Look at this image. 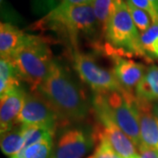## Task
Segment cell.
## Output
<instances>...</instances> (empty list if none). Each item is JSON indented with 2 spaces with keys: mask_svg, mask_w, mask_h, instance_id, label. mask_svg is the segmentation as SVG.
<instances>
[{
  "mask_svg": "<svg viewBox=\"0 0 158 158\" xmlns=\"http://www.w3.org/2000/svg\"><path fill=\"white\" fill-rule=\"evenodd\" d=\"M39 93L55 109L62 123L80 122L89 114L85 93L65 67L54 60Z\"/></svg>",
  "mask_w": 158,
  "mask_h": 158,
  "instance_id": "1",
  "label": "cell"
},
{
  "mask_svg": "<svg viewBox=\"0 0 158 158\" xmlns=\"http://www.w3.org/2000/svg\"><path fill=\"white\" fill-rule=\"evenodd\" d=\"M36 29L52 30L69 41L73 51L79 50L80 37L91 40L98 49L101 48L102 33L91 6L60 5L35 23Z\"/></svg>",
  "mask_w": 158,
  "mask_h": 158,
  "instance_id": "2",
  "label": "cell"
},
{
  "mask_svg": "<svg viewBox=\"0 0 158 158\" xmlns=\"http://www.w3.org/2000/svg\"><path fill=\"white\" fill-rule=\"evenodd\" d=\"M20 80L28 84L31 92L38 90L54 61L49 41L45 37L27 34L23 44L8 59Z\"/></svg>",
  "mask_w": 158,
  "mask_h": 158,
  "instance_id": "3",
  "label": "cell"
},
{
  "mask_svg": "<svg viewBox=\"0 0 158 158\" xmlns=\"http://www.w3.org/2000/svg\"><path fill=\"white\" fill-rule=\"evenodd\" d=\"M101 49L110 57L136 56L151 62L142 49L141 34L132 19L127 2L122 1L108 24Z\"/></svg>",
  "mask_w": 158,
  "mask_h": 158,
  "instance_id": "4",
  "label": "cell"
},
{
  "mask_svg": "<svg viewBox=\"0 0 158 158\" xmlns=\"http://www.w3.org/2000/svg\"><path fill=\"white\" fill-rule=\"evenodd\" d=\"M93 101L98 103L107 112L137 148L141 146L140 118L135 93L128 91L96 93Z\"/></svg>",
  "mask_w": 158,
  "mask_h": 158,
  "instance_id": "5",
  "label": "cell"
},
{
  "mask_svg": "<svg viewBox=\"0 0 158 158\" xmlns=\"http://www.w3.org/2000/svg\"><path fill=\"white\" fill-rule=\"evenodd\" d=\"M73 66L80 78L96 93L125 92L112 71L98 64L94 58L81 51H72Z\"/></svg>",
  "mask_w": 158,
  "mask_h": 158,
  "instance_id": "6",
  "label": "cell"
},
{
  "mask_svg": "<svg viewBox=\"0 0 158 158\" xmlns=\"http://www.w3.org/2000/svg\"><path fill=\"white\" fill-rule=\"evenodd\" d=\"M62 121L51 105L39 92L27 93L17 125H29L44 127L55 135Z\"/></svg>",
  "mask_w": 158,
  "mask_h": 158,
  "instance_id": "7",
  "label": "cell"
},
{
  "mask_svg": "<svg viewBox=\"0 0 158 158\" xmlns=\"http://www.w3.org/2000/svg\"><path fill=\"white\" fill-rule=\"evenodd\" d=\"M93 107L99 122V128L95 131L104 137L113 150L121 158H140L137 148L110 117L101 106L93 101Z\"/></svg>",
  "mask_w": 158,
  "mask_h": 158,
  "instance_id": "8",
  "label": "cell"
},
{
  "mask_svg": "<svg viewBox=\"0 0 158 158\" xmlns=\"http://www.w3.org/2000/svg\"><path fill=\"white\" fill-rule=\"evenodd\" d=\"M94 143L93 134L85 128H69L58 139L50 158H84Z\"/></svg>",
  "mask_w": 158,
  "mask_h": 158,
  "instance_id": "9",
  "label": "cell"
},
{
  "mask_svg": "<svg viewBox=\"0 0 158 158\" xmlns=\"http://www.w3.org/2000/svg\"><path fill=\"white\" fill-rule=\"evenodd\" d=\"M27 94L21 86L9 90L0 96V132L1 135L17 125V119L22 111Z\"/></svg>",
  "mask_w": 158,
  "mask_h": 158,
  "instance_id": "10",
  "label": "cell"
},
{
  "mask_svg": "<svg viewBox=\"0 0 158 158\" xmlns=\"http://www.w3.org/2000/svg\"><path fill=\"white\" fill-rule=\"evenodd\" d=\"M113 69L112 72L117 79L120 86L134 93L136 86L141 82L147 68L140 62H136L126 57L113 56Z\"/></svg>",
  "mask_w": 158,
  "mask_h": 158,
  "instance_id": "11",
  "label": "cell"
},
{
  "mask_svg": "<svg viewBox=\"0 0 158 158\" xmlns=\"http://www.w3.org/2000/svg\"><path fill=\"white\" fill-rule=\"evenodd\" d=\"M136 103L140 118L141 146L158 151V118L153 113L152 104L137 98Z\"/></svg>",
  "mask_w": 158,
  "mask_h": 158,
  "instance_id": "12",
  "label": "cell"
},
{
  "mask_svg": "<svg viewBox=\"0 0 158 158\" xmlns=\"http://www.w3.org/2000/svg\"><path fill=\"white\" fill-rule=\"evenodd\" d=\"M27 34L9 23L0 24L1 58L10 59L22 45Z\"/></svg>",
  "mask_w": 158,
  "mask_h": 158,
  "instance_id": "13",
  "label": "cell"
},
{
  "mask_svg": "<svg viewBox=\"0 0 158 158\" xmlns=\"http://www.w3.org/2000/svg\"><path fill=\"white\" fill-rule=\"evenodd\" d=\"M135 95L137 98L150 104L158 101V66L152 64L148 67L136 86Z\"/></svg>",
  "mask_w": 158,
  "mask_h": 158,
  "instance_id": "14",
  "label": "cell"
},
{
  "mask_svg": "<svg viewBox=\"0 0 158 158\" xmlns=\"http://www.w3.org/2000/svg\"><path fill=\"white\" fill-rule=\"evenodd\" d=\"M25 125L18 124L11 130L1 135V150L7 156H12L22 149L25 146Z\"/></svg>",
  "mask_w": 158,
  "mask_h": 158,
  "instance_id": "15",
  "label": "cell"
},
{
  "mask_svg": "<svg viewBox=\"0 0 158 158\" xmlns=\"http://www.w3.org/2000/svg\"><path fill=\"white\" fill-rule=\"evenodd\" d=\"M122 1L123 0H94L92 3V9L101 29L102 39L104 38L108 24Z\"/></svg>",
  "mask_w": 158,
  "mask_h": 158,
  "instance_id": "16",
  "label": "cell"
},
{
  "mask_svg": "<svg viewBox=\"0 0 158 158\" xmlns=\"http://www.w3.org/2000/svg\"><path fill=\"white\" fill-rule=\"evenodd\" d=\"M19 77L13 64L8 59L0 60V96L20 86Z\"/></svg>",
  "mask_w": 158,
  "mask_h": 158,
  "instance_id": "17",
  "label": "cell"
},
{
  "mask_svg": "<svg viewBox=\"0 0 158 158\" xmlns=\"http://www.w3.org/2000/svg\"><path fill=\"white\" fill-rule=\"evenodd\" d=\"M53 140H44L22 149L10 158H50Z\"/></svg>",
  "mask_w": 158,
  "mask_h": 158,
  "instance_id": "18",
  "label": "cell"
},
{
  "mask_svg": "<svg viewBox=\"0 0 158 158\" xmlns=\"http://www.w3.org/2000/svg\"><path fill=\"white\" fill-rule=\"evenodd\" d=\"M141 44L150 61L158 59V23H152L147 31L141 34Z\"/></svg>",
  "mask_w": 158,
  "mask_h": 158,
  "instance_id": "19",
  "label": "cell"
},
{
  "mask_svg": "<svg viewBox=\"0 0 158 158\" xmlns=\"http://www.w3.org/2000/svg\"><path fill=\"white\" fill-rule=\"evenodd\" d=\"M126 2L127 5L130 15L132 17V19L135 23V27L139 30L140 34L144 33L152 25V19H151L150 16L145 11L141 10L140 8H137L136 6H133L131 3L127 2V1H126Z\"/></svg>",
  "mask_w": 158,
  "mask_h": 158,
  "instance_id": "20",
  "label": "cell"
},
{
  "mask_svg": "<svg viewBox=\"0 0 158 158\" xmlns=\"http://www.w3.org/2000/svg\"><path fill=\"white\" fill-rule=\"evenodd\" d=\"M93 138L96 144V148L93 155H91L88 158H121L112 148L106 140L99 134L94 132Z\"/></svg>",
  "mask_w": 158,
  "mask_h": 158,
  "instance_id": "21",
  "label": "cell"
},
{
  "mask_svg": "<svg viewBox=\"0 0 158 158\" xmlns=\"http://www.w3.org/2000/svg\"><path fill=\"white\" fill-rule=\"evenodd\" d=\"M127 2L131 3L133 6L140 8L141 10L145 11L150 16L152 19V23H158V12L155 9V7L149 2V0H127Z\"/></svg>",
  "mask_w": 158,
  "mask_h": 158,
  "instance_id": "22",
  "label": "cell"
},
{
  "mask_svg": "<svg viewBox=\"0 0 158 158\" xmlns=\"http://www.w3.org/2000/svg\"><path fill=\"white\" fill-rule=\"evenodd\" d=\"M140 158H158V151L153 148L141 146L138 148Z\"/></svg>",
  "mask_w": 158,
  "mask_h": 158,
  "instance_id": "23",
  "label": "cell"
},
{
  "mask_svg": "<svg viewBox=\"0 0 158 158\" xmlns=\"http://www.w3.org/2000/svg\"><path fill=\"white\" fill-rule=\"evenodd\" d=\"M94 0H62L61 4L66 6H91Z\"/></svg>",
  "mask_w": 158,
  "mask_h": 158,
  "instance_id": "24",
  "label": "cell"
},
{
  "mask_svg": "<svg viewBox=\"0 0 158 158\" xmlns=\"http://www.w3.org/2000/svg\"><path fill=\"white\" fill-rule=\"evenodd\" d=\"M152 112L158 118V101L152 104Z\"/></svg>",
  "mask_w": 158,
  "mask_h": 158,
  "instance_id": "25",
  "label": "cell"
},
{
  "mask_svg": "<svg viewBox=\"0 0 158 158\" xmlns=\"http://www.w3.org/2000/svg\"><path fill=\"white\" fill-rule=\"evenodd\" d=\"M149 2L152 4L153 6L155 7V9L158 12V0H149Z\"/></svg>",
  "mask_w": 158,
  "mask_h": 158,
  "instance_id": "26",
  "label": "cell"
},
{
  "mask_svg": "<svg viewBox=\"0 0 158 158\" xmlns=\"http://www.w3.org/2000/svg\"><path fill=\"white\" fill-rule=\"evenodd\" d=\"M0 2H3V0H0Z\"/></svg>",
  "mask_w": 158,
  "mask_h": 158,
  "instance_id": "27",
  "label": "cell"
}]
</instances>
